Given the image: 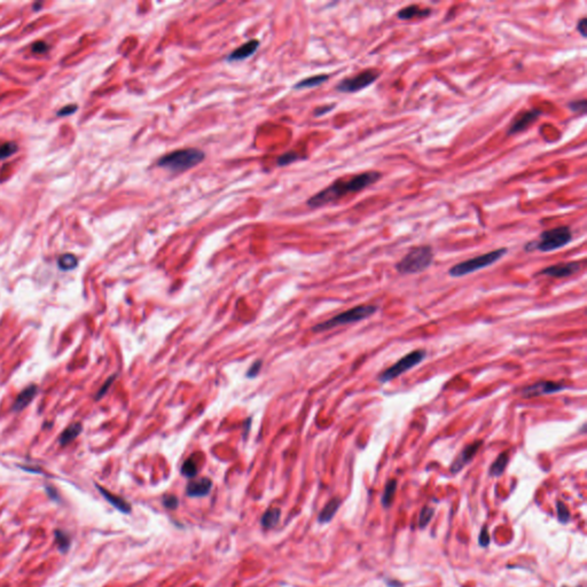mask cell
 I'll return each instance as SVG.
<instances>
[{"label":"cell","instance_id":"cell-27","mask_svg":"<svg viewBox=\"0 0 587 587\" xmlns=\"http://www.w3.org/2000/svg\"><path fill=\"white\" fill-rule=\"evenodd\" d=\"M302 159H304V157H301V155L299 153L296 152H287L284 153V154L280 155L278 159H277V165L278 166H287L289 164L294 163V162L296 161H300Z\"/></svg>","mask_w":587,"mask_h":587},{"label":"cell","instance_id":"cell-34","mask_svg":"<svg viewBox=\"0 0 587 587\" xmlns=\"http://www.w3.org/2000/svg\"><path fill=\"white\" fill-rule=\"evenodd\" d=\"M163 505L169 509H175L178 507L179 501L174 495H165L163 498Z\"/></svg>","mask_w":587,"mask_h":587},{"label":"cell","instance_id":"cell-5","mask_svg":"<svg viewBox=\"0 0 587 587\" xmlns=\"http://www.w3.org/2000/svg\"><path fill=\"white\" fill-rule=\"evenodd\" d=\"M507 252H508L507 248H499V249L492 250L490 252H486V254L474 257V258L467 259L452 266V268L449 270V274L452 278L464 277V275H468L471 273L476 272V271H480L482 269L489 268V266L493 265L496 261L503 258Z\"/></svg>","mask_w":587,"mask_h":587},{"label":"cell","instance_id":"cell-10","mask_svg":"<svg viewBox=\"0 0 587 587\" xmlns=\"http://www.w3.org/2000/svg\"><path fill=\"white\" fill-rule=\"evenodd\" d=\"M580 268H581V264L579 263V261H569V263H560L556 265L547 266V268L541 270L539 274L546 275V277H550V278L562 279V278L571 277V275L576 274L577 272H579Z\"/></svg>","mask_w":587,"mask_h":587},{"label":"cell","instance_id":"cell-9","mask_svg":"<svg viewBox=\"0 0 587 587\" xmlns=\"http://www.w3.org/2000/svg\"><path fill=\"white\" fill-rule=\"evenodd\" d=\"M567 388L568 386L561 382L539 381L534 383V385L523 388L521 390V394L524 398H534V397L556 394V392L567 389Z\"/></svg>","mask_w":587,"mask_h":587},{"label":"cell","instance_id":"cell-35","mask_svg":"<svg viewBox=\"0 0 587 587\" xmlns=\"http://www.w3.org/2000/svg\"><path fill=\"white\" fill-rule=\"evenodd\" d=\"M77 109H78V107L76 106V105H68V106H66V107L61 108V109L57 111V116H58V117L69 116V115H72V114H74V112L77 111Z\"/></svg>","mask_w":587,"mask_h":587},{"label":"cell","instance_id":"cell-17","mask_svg":"<svg viewBox=\"0 0 587 587\" xmlns=\"http://www.w3.org/2000/svg\"><path fill=\"white\" fill-rule=\"evenodd\" d=\"M430 14H431L430 8H421L418 5H409L401 8V10L397 13V17H398L399 20L407 21L413 19H426V17H428Z\"/></svg>","mask_w":587,"mask_h":587},{"label":"cell","instance_id":"cell-28","mask_svg":"<svg viewBox=\"0 0 587 587\" xmlns=\"http://www.w3.org/2000/svg\"><path fill=\"white\" fill-rule=\"evenodd\" d=\"M19 151V146L15 142L8 141L0 146V160H5L7 157L14 155Z\"/></svg>","mask_w":587,"mask_h":587},{"label":"cell","instance_id":"cell-30","mask_svg":"<svg viewBox=\"0 0 587 587\" xmlns=\"http://www.w3.org/2000/svg\"><path fill=\"white\" fill-rule=\"evenodd\" d=\"M556 512L559 521L561 522L562 524H566V523H568L569 520H570V512H569L568 507L562 503V501H556Z\"/></svg>","mask_w":587,"mask_h":587},{"label":"cell","instance_id":"cell-22","mask_svg":"<svg viewBox=\"0 0 587 587\" xmlns=\"http://www.w3.org/2000/svg\"><path fill=\"white\" fill-rule=\"evenodd\" d=\"M280 516H281V510H280V508L278 507L270 508L266 510L263 517H261V525H263L265 529L274 527L278 524Z\"/></svg>","mask_w":587,"mask_h":587},{"label":"cell","instance_id":"cell-15","mask_svg":"<svg viewBox=\"0 0 587 587\" xmlns=\"http://www.w3.org/2000/svg\"><path fill=\"white\" fill-rule=\"evenodd\" d=\"M212 487L211 480L207 477L197 478L195 481L188 483L186 487V493L188 496L195 498V496H206L209 494Z\"/></svg>","mask_w":587,"mask_h":587},{"label":"cell","instance_id":"cell-4","mask_svg":"<svg viewBox=\"0 0 587 587\" xmlns=\"http://www.w3.org/2000/svg\"><path fill=\"white\" fill-rule=\"evenodd\" d=\"M432 260V248L430 246H418L412 248L396 264V269L400 274H417L430 268Z\"/></svg>","mask_w":587,"mask_h":587},{"label":"cell","instance_id":"cell-7","mask_svg":"<svg viewBox=\"0 0 587 587\" xmlns=\"http://www.w3.org/2000/svg\"><path fill=\"white\" fill-rule=\"evenodd\" d=\"M426 356H427L426 350L422 349L409 352L408 355H406L403 358H400L396 364L390 366V367L387 368L386 371H383L380 375H378V381L381 383H387L392 381L394 378L399 377L401 374L406 373L407 371H409L410 368L415 367V366L421 363V361L426 358Z\"/></svg>","mask_w":587,"mask_h":587},{"label":"cell","instance_id":"cell-19","mask_svg":"<svg viewBox=\"0 0 587 587\" xmlns=\"http://www.w3.org/2000/svg\"><path fill=\"white\" fill-rule=\"evenodd\" d=\"M340 505H341V499L340 498H333L332 500H329L327 505L325 506L324 509L320 512L319 514V522L320 523H328L329 521H332V518L335 516L336 512L340 508Z\"/></svg>","mask_w":587,"mask_h":587},{"label":"cell","instance_id":"cell-25","mask_svg":"<svg viewBox=\"0 0 587 587\" xmlns=\"http://www.w3.org/2000/svg\"><path fill=\"white\" fill-rule=\"evenodd\" d=\"M57 266L62 271H71L78 266V259L72 254L61 255L57 259Z\"/></svg>","mask_w":587,"mask_h":587},{"label":"cell","instance_id":"cell-14","mask_svg":"<svg viewBox=\"0 0 587 587\" xmlns=\"http://www.w3.org/2000/svg\"><path fill=\"white\" fill-rule=\"evenodd\" d=\"M38 392V388L37 386L35 385H30L29 387L24 388L23 390H22L19 395H17L16 399L14 401V404L12 406V410L13 412H22L26 406L31 404V401L34 400L35 396L37 395Z\"/></svg>","mask_w":587,"mask_h":587},{"label":"cell","instance_id":"cell-39","mask_svg":"<svg viewBox=\"0 0 587 587\" xmlns=\"http://www.w3.org/2000/svg\"><path fill=\"white\" fill-rule=\"evenodd\" d=\"M335 106H336V105H334V103H333V105H328V106L320 107V108H318V109H315L314 116H318V117H319V116H322V115H325V114H328V112H331V111L334 109V108H335Z\"/></svg>","mask_w":587,"mask_h":587},{"label":"cell","instance_id":"cell-40","mask_svg":"<svg viewBox=\"0 0 587 587\" xmlns=\"http://www.w3.org/2000/svg\"><path fill=\"white\" fill-rule=\"evenodd\" d=\"M260 367H261L260 361H256V363L249 368V371H248V374H247L248 377H255L257 374H258Z\"/></svg>","mask_w":587,"mask_h":587},{"label":"cell","instance_id":"cell-33","mask_svg":"<svg viewBox=\"0 0 587 587\" xmlns=\"http://www.w3.org/2000/svg\"><path fill=\"white\" fill-rule=\"evenodd\" d=\"M478 541H480V545L482 547H487L490 544V534L489 531H487V526L484 525L482 527V531L480 534V538H478Z\"/></svg>","mask_w":587,"mask_h":587},{"label":"cell","instance_id":"cell-3","mask_svg":"<svg viewBox=\"0 0 587 587\" xmlns=\"http://www.w3.org/2000/svg\"><path fill=\"white\" fill-rule=\"evenodd\" d=\"M572 231L569 226H559L546 229L540 233L537 240L527 242L524 246V250L526 252L536 250L541 252L555 251L569 245L572 241Z\"/></svg>","mask_w":587,"mask_h":587},{"label":"cell","instance_id":"cell-38","mask_svg":"<svg viewBox=\"0 0 587 587\" xmlns=\"http://www.w3.org/2000/svg\"><path fill=\"white\" fill-rule=\"evenodd\" d=\"M31 48H33V52H34V53H37V54H43V53H45V52H46L47 49H48L47 45L45 44L44 42H37V43H35V44L33 45V47H31Z\"/></svg>","mask_w":587,"mask_h":587},{"label":"cell","instance_id":"cell-32","mask_svg":"<svg viewBox=\"0 0 587 587\" xmlns=\"http://www.w3.org/2000/svg\"><path fill=\"white\" fill-rule=\"evenodd\" d=\"M115 377H116L115 375L111 376V377L108 378V380L105 382V385H103V386L100 388V390L98 391V394H97V396H96V400L101 399L102 397L107 394V391L109 390V388H110V386L112 385V382H114Z\"/></svg>","mask_w":587,"mask_h":587},{"label":"cell","instance_id":"cell-29","mask_svg":"<svg viewBox=\"0 0 587 587\" xmlns=\"http://www.w3.org/2000/svg\"><path fill=\"white\" fill-rule=\"evenodd\" d=\"M432 515H433V509L428 507V506H424L421 513H420L419 526L421 527V529H424V527L429 524V522H430Z\"/></svg>","mask_w":587,"mask_h":587},{"label":"cell","instance_id":"cell-31","mask_svg":"<svg viewBox=\"0 0 587 587\" xmlns=\"http://www.w3.org/2000/svg\"><path fill=\"white\" fill-rule=\"evenodd\" d=\"M568 107L569 109L573 112H577V114L579 115H585L587 111V101L585 99H581V100H573L568 103Z\"/></svg>","mask_w":587,"mask_h":587},{"label":"cell","instance_id":"cell-24","mask_svg":"<svg viewBox=\"0 0 587 587\" xmlns=\"http://www.w3.org/2000/svg\"><path fill=\"white\" fill-rule=\"evenodd\" d=\"M396 490H397V480H390L386 484L385 491H383V494H382V498H381V503L386 508H389L391 506L392 501H394V498H395Z\"/></svg>","mask_w":587,"mask_h":587},{"label":"cell","instance_id":"cell-13","mask_svg":"<svg viewBox=\"0 0 587 587\" xmlns=\"http://www.w3.org/2000/svg\"><path fill=\"white\" fill-rule=\"evenodd\" d=\"M258 48H259V40L251 39L249 42L245 43L243 45H241L240 47H238L237 49H234L233 52L229 53L226 57V61L237 62L247 60V58L254 55Z\"/></svg>","mask_w":587,"mask_h":587},{"label":"cell","instance_id":"cell-21","mask_svg":"<svg viewBox=\"0 0 587 587\" xmlns=\"http://www.w3.org/2000/svg\"><path fill=\"white\" fill-rule=\"evenodd\" d=\"M509 452L505 451V452L500 453L499 457L495 459V461L491 464L490 467V476L492 477H500L503 475L505 469L507 468L509 462Z\"/></svg>","mask_w":587,"mask_h":587},{"label":"cell","instance_id":"cell-12","mask_svg":"<svg viewBox=\"0 0 587 587\" xmlns=\"http://www.w3.org/2000/svg\"><path fill=\"white\" fill-rule=\"evenodd\" d=\"M482 445H483V441H475L474 443L467 445L466 448H464L461 452L459 453L457 459H455L453 461L452 466H451V468H450L451 473L457 474L460 471H462V469L466 467L474 458H475V455L477 454L478 451H480V449L482 448Z\"/></svg>","mask_w":587,"mask_h":587},{"label":"cell","instance_id":"cell-23","mask_svg":"<svg viewBox=\"0 0 587 587\" xmlns=\"http://www.w3.org/2000/svg\"><path fill=\"white\" fill-rule=\"evenodd\" d=\"M54 537H55V543L57 545L58 550H60L61 553H67L71 546L70 535L61 529H56L54 531Z\"/></svg>","mask_w":587,"mask_h":587},{"label":"cell","instance_id":"cell-37","mask_svg":"<svg viewBox=\"0 0 587 587\" xmlns=\"http://www.w3.org/2000/svg\"><path fill=\"white\" fill-rule=\"evenodd\" d=\"M577 30L579 31V34L582 36V37L584 38L587 37V19L586 17H582V19L578 22Z\"/></svg>","mask_w":587,"mask_h":587},{"label":"cell","instance_id":"cell-42","mask_svg":"<svg viewBox=\"0 0 587 587\" xmlns=\"http://www.w3.org/2000/svg\"><path fill=\"white\" fill-rule=\"evenodd\" d=\"M388 585H389L390 587H392V586H396V585H398L399 587L401 586L400 582H397V581H388Z\"/></svg>","mask_w":587,"mask_h":587},{"label":"cell","instance_id":"cell-8","mask_svg":"<svg viewBox=\"0 0 587 587\" xmlns=\"http://www.w3.org/2000/svg\"><path fill=\"white\" fill-rule=\"evenodd\" d=\"M380 71L375 69H367L359 72L352 77L342 79L336 85V91L340 93H356L361 90L371 86L376 79L380 77Z\"/></svg>","mask_w":587,"mask_h":587},{"label":"cell","instance_id":"cell-18","mask_svg":"<svg viewBox=\"0 0 587 587\" xmlns=\"http://www.w3.org/2000/svg\"><path fill=\"white\" fill-rule=\"evenodd\" d=\"M83 431V426L82 423L79 422H76V423H72L70 426H68L63 432L60 435V438H58V443H60L62 446H66L69 443H71L72 441H75L76 438H77L80 432Z\"/></svg>","mask_w":587,"mask_h":587},{"label":"cell","instance_id":"cell-6","mask_svg":"<svg viewBox=\"0 0 587 587\" xmlns=\"http://www.w3.org/2000/svg\"><path fill=\"white\" fill-rule=\"evenodd\" d=\"M376 311H377V308L375 305L355 306V308H352L350 310L344 311V312L335 315V317H333L332 319L326 320V321H324L321 324L315 325V326L313 327V331L314 332H325V331H329V329L335 328L338 326H343V325L358 322V321H361V320H365L369 317H372V315L375 313Z\"/></svg>","mask_w":587,"mask_h":587},{"label":"cell","instance_id":"cell-1","mask_svg":"<svg viewBox=\"0 0 587 587\" xmlns=\"http://www.w3.org/2000/svg\"><path fill=\"white\" fill-rule=\"evenodd\" d=\"M382 173L378 171H366V172L352 175L349 178L338 179L329 185L322 191L315 194L306 201L310 208H321L331 203L341 200L349 194H355L364 191L365 188L372 186L373 184L381 180Z\"/></svg>","mask_w":587,"mask_h":587},{"label":"cell","instance_id":"cell-2","mask_svg":"<svg viewBox=\"0 0 587 587\" xmlns=\"http://www.w3.org/2000/svg\"><path fill=\"white\" fill-rule=\"evenodd\" d=\"M206 160V153L198 148H185L171 152L157 160L156 165L170 172H184L195 168Z\"/></svg>","mask_w":587,"mask_h":587},{"label":"cell","instance_id":"cell-16","mask_svg":"<svg viewBox=\"0 0 587 587\" xmlns=\"http://www.w3.org/2000/svg\"><path fill=\"white\" fill-rule=\"evenodd\" d=\"M96 487L98 489V491L100 492L103 498H105L108 503L112 506V507H115L117 510H120V512H122L123 514H130L131 513V510H132V508H131V505L124 498H122V496H120V495H116L114 493H111L110 491L106 490L105 487H102L99 484H96Z\"/></svg>","mask_w":587,"mask_h":587},{"label":"cell","instance_id":"cell-41","mask_svg":"<svg viewBox=\"0 0 587 587\" xmlns=\"http://www.w3.org/2000/svg\"><path fill=\"white\" fill-rule=\"evenodd\" d=\"M20 468L22 471H25L28 473H33V474H40V475H45V473L42 471V469L39 468H31V467H24V466H20Z\"/></svg>","mask_w":587,"mask_h":587},{"label":"cell","instance_id":"cell-43","mask_svg":"<svg viewBox=\"0 0 587 587\" xmlns=\"http://www.w3.org/2000/svg\"><path fill=\"white\" fill-rule=\"evenodd\" d=\"M562 587H568V586H562ZM577 587H581V586H577Z\"/></svg>","mask_w":587,"mask_h":587},{"label":"cell","instance_id":"cell-26","mask_svg":"<svg viewBox=\"0 0 587 587\" xmlns=\"http://www.w3.org/2000/svg\"><path fill=\"white\" fill-rule=\"evenodd\" d=\"M197 472H198V460L195 459V455H193V457L187 459L186 461L184 462L182 467V474L184 476L192 478L196 475Z\"/></svg>","mask_w":587,"mask_h":587},{"label":"cell","instance_id":"cell-36","mask_svg":"<svg viewBox=\"0 0 587 587\" xmlns=\"http://www.w3.org/2000/svg\"><path fill=\"white\" fill-rule=\"evenodd\" d=\"M45 491H46L47 495H48L49 498H51L53 501H55V503H61L60 495H58L57 491H56L55 489H54V487H52V486H49V485H48V486L45 487Z\"/></svg>","mask_w":587,"mask_h":587},{"label":"cell","instance_id":"cell-20","mask_svg":"<svg viewBox=\"0 0 587 587\" xmlns=\"http://www.w3.org/2000/svg\"><path fill=\"white\" fill-rule=\"evenodd\" d=\"M328 79H329V75H325V74L311 76V77L304 78V79L300 80V82H297L295 85H294V90H304V89L317 87V86H320L321 84L326 83Z\"/></svg>","mask_w":587,"mask_h":587},{"label":"cell","instance_id":"cell-11","mask_svg":"<svg viewBox=\"0 0 587 587\" xmlns=\"http://www.w3.org/2000/svg\"><path fill=\"white\" fill-rule=\"evenodd\" d=\"M540 115L541 110L539 109H532L521 112V114L515 117L512 123H510L507 131V135H514L525 131L532 123H535V122L538 120V117Z\"/></svg>","mask_w":587,"mask_h":587}]
</instances>
